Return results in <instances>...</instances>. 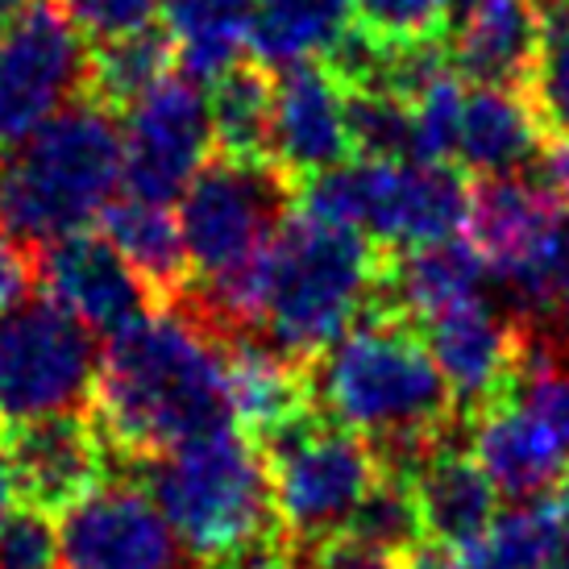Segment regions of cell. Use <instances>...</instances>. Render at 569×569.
<instances>
[{
  "mask_svg": "<svg viewBox=\"0 0 569 569\" xmlns=\"http://www.w3.org/2000/svg\"><path fill=\"white\" fill-rule=\"evenodd\" d=\"M38 283L88 329L117 332L150 312L154 291L104 233H67L38 250Z\"/></svg>",
  "mask_w": 569,
  "mask_h": 569,
  "instance_id": "2e32d148",
  "label": "cell"
},
{
  "mask_svg": "<svg viewBox=\"0 0 569 569\" xmlns=\"http://www.w3.org/2000/svg\"><path fill=\"white\" fill-rule=\"evenodd\" d=\"M411 490L420 503L425 537L453 553L478 549L499 520V487L490 482L482 461L466 453L461 441H449L437 453H428L411 470Z\"/></svg>",
  "mask_w": 569,
  "mask_h": 569,
  "instance_id": "d6986e66",
  "label": "cell"
},
{
  "mask_svg": "<svg viewBox=\"0 0 569 569\" xmlns=\"http://www.w3.org/2000/svg\"><path fill=\"white\" fill-rule=\"evenodd\" d=\"M478 569H553L557 557V507L553 495L523 499L503 511L487 540L470 549Z\"/></svg>",
  "mask_w": 569,
  "mask_h": 569,
  "instance_id": "83f0119b",
  "label": "cell"
},
{
  "mask_svg": "<svg viewBox=\"0 0 569 569\" xmlns=\"http://www.w3.org/2000/svg\"><path fill=\"white\" fill-rule=\"evenodd\" d=\"M0 432H4V428H0Z\"/></svg>",
  "mask_w": 569,
  "mask_h": 569,
  "instance_id": "f6af8a7d",
  "label": "cell"
},
{
  "mask_svg": "<svg viewBox=\"0 0 569 569\" xmlns=\"http://www.w3.org/2000/svg\"><path fill=\"white\" fill-rule=\"evenodd\" d=\"M346 532L396 557H408L416 545H425L428 537H425V520H420V503H416V490H411V478L382 470L375 490L353 511Z\"/></svg>",
  "mask_w": 569,
  "mask_h": 569,
  "instance_id": "f546056e",
  "label": "cell"
},
{
  "mask_svg": "<svg viewBox=\"0 0 569 569\" xmlns=\"http://www.w3.org/2000/svg\"><path fill=\"white\" fill-rule=\"evenodd\" d=\"M38 279V262H30V250L0 229V317L30 300V283Z\"/></svg>",
  "mask_w": 569,
  "mask_h": 569,
  "instance_id": "8d00e7d4",
  "label": "cell"
},
{
  "mask_svg": "<svg viewBox=\"0 0 569 569\" xmlns=\"http://www.w3.org/2000/svg\"><path fill=\"white\" fill-rule=\"evenodd\" d=\"M540 38L523 96L549 138L569 133V0H537Z\"/></svg>",
  "mask_w": 569,
  "mask_h": 569,
  "instance_id": "f1b7e54d",
  "label": "cell"
},
{
  "mask_svg": "<svg viewBox=\"0 0 569 569\" xmlns=\"http://www.w3.org/2000/svg\"><path fill=\"white\" fill-rule=\"evenodd\" d=\"M253 4L258 0H171L167 33L174 63L196 83L221 80L253 50Z\"/></svg>",
  "mask_w": 569,
  "mask_h": 569,
  "instance_id": "cb8c5ba5",
  "label": "cell"
},
{
  "mask_svg": "<svg viewBox=\"0 0 569 569\" xmlns=\"http://www.w3.org/2000/svg\"><path fill=\"white\" fill-rule=\"evenodd\" d=\"M553 569H569V549L557 545V557H553Z\"/></svg>",
  "mask_w": 569,
  "mask_h": 569,
  "instance_id": "7bdbcfd3",
  "label": "cell"
},
{
  "mask_svg": "<svg viewBox=\"0 0 569 569\" xmlns=\"http://www.w3.org/2000/svg\"><path fill=\"white\" fill-rule=\"evenodd\" d=\"M540 174H545V188L569 208V133L545 142V150H540Z\"/></svg>",
  "mask_w": 569,
  "mask_h": 569,
  "instance_id": "f35d334b",
  "label": "cell"
},
{
  "mask_svg": "<svg viewBox=\"0 0 569 569\" xmlns=\"http://www.w3.org/2000/svg\"><path fill=\"white\" fill-rule=\"evenodd\" d=\"M453 569H478V561L470 553H458V561H453Z\"/></svg>",
  "mask_w": 569,
  "mask_h": 569,
  "instance_id": "ee69618b",
  "label": "cell"
},
{
  "mask_svg": "<svg viewBox=\"0 0 569 569\" xmlns=\"http://www.w3.org/2000/svg\"><path fill=\"white\" fill-rule=\"evenodd\" d=\"M475 458L507 499H545L569 482V449L549 420L520 396L495 399L470 416Z\"/></svg>",
  "mask_w": 569,
  "mask_h": 569,
  "instance_id": "ac0fdd59",
  "label": "cell"
},
{
  "mask_svg": "<svg viewBox=\"0 0 569 569\" xmlns=\"http://www.w3.org/2000/svg\"><path fill=\"white\" fill-rule=\"evenodd\" d=\"M171 67H179L174 63L171 33H167V26L159 30L150 21V26H138V30L100 38V47L88 54V76H83L80 96L126 117L154 83L171 76Z\"/></svg>",
  "mask_w": 569,
  "mask_h": 569,
  "instance_id": "484cf974",
  "label": "cell"
},
{
  "mask_svg": "<svg viewBox=\"0 0 569 569\" xmlns=\"http://www.w3.org/2000/svg\"><path fill=\"white\" fill-rule=\"evenodd\" d=\"M167 4H171V0H59V9H63L88 38H96V42H100V38H112V33L150 26Z\"/></svg>",
  "mask_w": 569,
  "mask_h": 569,
  "instance_id": "e575fe53",
  "label": "cell"
},
{
  "mask_svg": "<svg viewBox=\"0 0 569 569\" xmlns=\"http://www.w3.org/2000/svg\"><path fill=\"white\" fill-rule=\"evenodd\" d=\"M382 262L379 241L296 208L267 253V341L312 366L370 308Z\"/></svg>",
  "mask_w": 569,
  "mask_h": 569,
  "instance_id": "277c9868",
  "label": "cell"
},
{
  "mask_svg": "<svg viewBox=\"0 0 569 569\" xmlns=\"http://www.w3.org/2000/svg\"><path fill=\"white\" fill-rule=\"evenodd\" d=\"M537 0H511V4L466 13V21L449 30V59L470 88L487 83V88L523 92L532 76V59H537Z\"/></svg>",
  "mask_w": 569,
  "mask_h": 569,
  "instance_id": "7402d4cb",
  "label": "cell"
},
{
  "mask_svg": "<svg viewBox=\"0 0 569 569\" xmlns=\"http://www.w3.org/2000/svg\"><path fill=\"white\" fill-rule=\"evenodd\" d=\"M96 379V337L63 303L21 300L0 317V428L80 411Z\"/></svg>",
  "mask_w": 569,
  "mask_h": 569,
  "instance_id": "9c48e42d",
  "label": "cell"
},
{
  "mask_svg": "<svg viewBox=\"0 0 569 569\" xmlns=\"http://www.w3.org/2000/svg\"><path fill=\"white\" fill-rule=\"evenodd\" d=\"M549 142L532 100L520 88H466L458 138V167L470 179L482 174H520Z\"/></svg>",
  "mask_w": 569,
  "mask_h": 569,
  "instance_id": "ffe728a7",
  "label": "cell"
},
{
  "mask_svg": "<svg viewBox=\"0 0 569 569\" xmlns=\"http://www.w3.org/2000/svg\"><path fill=\"white\" fill-rule=\"evenodd\" d=\"M104 238L129 258V267L142 274L159 308L174 303L191 283V258L183 241V224L171 212V204L154 200H112L104 212Z\"/></svg>",
  "mask_w": 569,
  "mask_h": 569,
  "instance_id": "603a6c76",
  "label": "cell"
},
{
  "mask_svg": "<svg viewBox=\"0 0 569 569\" xmlns=\"http://www.w3.org/2000/svg\"><path fill=\"white\" fill-rule=\"evenodd\" d=\"M258 445L267 453L274 516L287 549H308L346 532L353 511L382 478L375 445L317 403L258 437Z\"/></svg>",
  "mask_w": 569,
  "mask_h": 569,
  "instance_id": "52a82bcc",
  "label": "cell"
},
{
  "mask_svg": "<svg viewBox=\"0 0 569 569\" xmlns=\"http://www.w3.org/2000/svg\"><path fill=\"white\" fill-rule=\"evenodd\" d=\"M428 349L453 387L461 416L490 408L516 391L523 358V325L511 308H495L487 296L458 303L420 325Z\"/></svg>",
  "mask_w": 569,
  "mask_h": 569,
  "instance_id": "4fadbf2b",
  "label": "cell"
},
{
  "mask_svg": "<svg viewBox=\"0 0 569 569\" xmlns=\"http://www.w3.org/2000/svg\"><path fill=\"white\" fill-rule=\"evenodd\" d=\"M17 499H21L17 495V475H13V461H9V449H4V432H0V520L13 511Z\"/></svg>",
  "mask_w": 569,
  "mask_h": 569,
  "instance_id": "ab89813d",
  "label": "cell"
},
{
  "mask_svg": "<svg viewBox=\"0 0 569 569\" xmlns=\"http://www.w3.org/2000/svg\"><path fill=\"white\" fill-rule=\"evenodd\" d=\"M104 104L76 96L0 162V229L26 250L80 233L112 204L126 146Z\"/></svg>",
  "mask_w": 569,
  "mask_h": 569,
  "instance_id": "3957f363",
  "label": "cell"
},
{
  "mask_svg": "<svg viewBox=\"0 0 569 569\" xmlns=\"http://www.w3.org/2000/svg\"><path fill=\"white\" fill-rule=\"evenodd\" d=\"M466 88H470V83L449 67L445 76H437L425 92L411 100V126H416L411 162H458Z\"/></svg>",
  "mask_w": 569,
  "mask_h": 569,
  "instance_id": "1f68e13d",
  "label": "cell"
},
{
  "mask_svg": "<svg viewBox=\"0 0 569 569\" xmlns=\"http://www.w3.org/2000/svg\"><path fill=\"white\" fill-rule=\"evenodd\" d=\"M569 208L545 183L523 174H482L470 183V217L466 238L482 253L487 270L507 283L553 238Z\"/></svg>",
  "mask_w": 569,
  "mask_h": 569,
  "instance_id": "e0dca14e",
  "label": "cell"
},
{
  "mask_svg": "<svg viewBox=\"0 0 569 569\" xmlns=\"http://www.w3.org/2000/svg\"><path fill=\"white\" fill-rule=\"evenodd\" d=\"M353 26L387 47L432 42L453 30V0H353Z\"/></svg>",
  "mask_w": 569,
  "mask_h": 569,
  "instance_id": "d6a6232c",
  "label": "cell"
},
{
  "mask_svg": "<svg viewBox=\"0 0 569 569\" xmlns=\"http://www.w3.org/2000/svg\"><path fill=\"white\" fill-rule=\"evenodd\" d=\"M38 4H42V0H0V33L9 30L13 21H21L30 9H38Z\"/></svg>",
  "mask_w": 569,
  "mask_h": 569,
  "instance_id": "60d3db41",
  "label": "cell"
},
{
  "mask_svg": "<svg viewBox=\"0 0 569 569\" xmlns=\"http://www.w3.org/2000/svg\"><path fill=\"white\" fill-rule=\"evenodd\" d=\"M208 569H300V566H296V557L287 549V540L274 537V540H262V545L246 549V553L229 557V561H217V566H208Z\"/></svg>",
  "mask_w": 569,
  "mask_h": 569,
  "instance_id": "74e56055",
  "label": "cell"
},
{
  "mask_svg": "<svg viewBox=\"0 0 569 569\" xmlns=\"http://www.w3.org/2000/svg\"><path fill=\"white\" fill-rule=\"evenodd\" d=\"M270 159L296 183H312L317 174L353 162L346 121V83L332 76L325 59L291 63L274 76V138Z\"/></svg>",
  "mask_w": 569,
  "mask_h": 569,
  "instance_id": "9a60e30c",
  "label": "cell"
},
{
  "mask_svg": "<svg viewBox=\"0 0 569 569\" xmlns=\"http://www.w3.org/2000/svg\"><path fill=\"white\" fill-rule=\"evenodd\" d=\"M92 420L117 461H150L229 425L224 341L183 308H150L109 332L100 353Z\"/></svg>",
  "mask_w": 569,
  "mask_h": 569,
  "instance_id": "6da1fadb",
  "label": "cell"
},
{
  "mask_svg": "<svg viewBox=\"0 0 569 569\" xmlns=\"http://www.w3.org/2000/svg\"><path fill=\"white\" fill-rule=\"evenodd\" d=\"M300 569H408V557H396L387 549H375L366 540L337 532L329 540H317L308 549H291Z\"/></svg>",
  "mask_w": 569,
  "mask_h": 569,
  "instance_id": "d590c367",
  "label": "cell"
},
{
  "mask_svg": "<svg viewBox=\"0 0 569 569\" xmlns=\"http://www.w3.org/2000/svg\"><path fill=\"white\" fill-rule=\"evenodd\" d=\"M138 478L188 545V553L208 566L283 537L267 453L250 432L229 425L212 428L159 458L138 461Z\"/></svg>",
  "mask_w": 569,
  "mask_h": 569,
  "instance_id": "5b68a950",
  "label": "cell"
},
{
  "mask_svg": "<svg viewBox=\"0 0 569 569\" xmlns=\"http://www.w3.org/2000/svg\"><path fill=\"white\" fill-rule=\"evenodd\" d=\"M83 76V30L59 4H38L0 33V159L63 112Z\"/></svg>",
  "mask_w": 569,
  "mask_h": 569,
  "instance_id": "30bf717a",
  "label": "cell"
},
{
  "mask_svg": "<svg viewBox=\"0 0 569 569\" xmlns=\"http://www.w3.org/2000/svg\"><path fill=\"white\" fill-rule=\"evenodd\" d=\"M470 183L458 162L353 159L303 183L296 208L349 224L382 250H411L458 238L470 217Z\"/></svg>",
  "mask_w": 569,
  "mask_h": 569,
  "instance_id": "8992f818",
  "label": "cell"
},
{
  "mask_svg": "<svg viewBox=\"0 0 569 569\" xmlns=\"http://www.w3.org/2000/svg\"><path fill=\"white\" fill-rule=\"evenodd\" d=\"M4 449L13 461L17 495L47 516H63L109 482L112 458L104 432L92 416H47L4 428Z\"/></svg>",
  "mask_w": 569,
  "mask_h": 569,
  "instance_id": "5bb4252c",
  "label": "cell"
},
{
  "mask_svg": "<svg viewBox=\"0 0 569 569\" xmlns=\"http://www.w3.org/2000/svg\"><path fill=\"white\" fill-rule=\"evenodd\" d=\"M224 362H229V408L253 441L317 403L308 366L287 358L283 349L270 346L262 332L229 337L224 341Z\"/></svg>",
  "mask_w": 569,
  "mask_h": 569,
  "instance_id": "44dd1931",
  "label": "cell"
},
{
  "mask_svg": "<svg viewBox=\"0 0 569 569\" xmlns=\"http://www.w3.org/2000/svg\"><path fill=\"white\" fill-rule=\"evenodd\" d=\"M353 30V0H258L253 59L270 71L325 59Z\"/></svg>",
  "mask_w": 569,
  "mask_h": 569,
  "instance_id": "d4e9b609",
  "label": "cell"
},
{
  "mask_svg": "<svg viewBox=\"0 0 569 569\" xmlns=\"http://www.w3.org/2000/svg\"><path fill=\"white\" fill-rule=\"evenodd\" d=\"M126 196L171 204L212 159V112L191 76H167L126 112Z\"/></svg>",
  "mask_w": 569,
  "mask_h": 569,
  "instance_id": "8fae6325",
  "label": "cell"
},
{
  "mask_svg": "<svg viewBox=\"0 0 569 569\" xmlns=\"http://www.w3.org/2000/svg\"><path fill=\"white\" fill-rule=\"evenodd\" d=\"M63 569H188V545L138 482H104L59 520Z\"/></svg>",
  "mask_w": 569,
  "mask_h": 569,
  "instance_id": "7c38bea8",
  "label": "cell"
},
{
  "mask_svg": "<svg viewBox=\"0 0 569 569\" xmlns=\"http://www.w3.org/2000/svg\"><path fill=\"white\" fill-rule=\"evenodd\" d=\"M346 121L353 159L375 162H411V104L387 92H358L346 88Z\"/></svg>",
  "mask_w": 569,
  "mask_h": 569,
  "instance_id": "4dcf8cb0",
  "label": "cell"
},
{
  "mask_svg": "<svg viewBox=\"0 0 569 569\" xmlns=\"http://www.w3.org/2000/svg\"><path fill=\"white\" fill-rule=\"evenodd\" d=\"M59 561V528L38 507H13L0 520V569H50Z\"/></svg>",
  "mask_w": 569,
  "mask_h": 569,
  "instance_id": "836d02e7",
  "label": "cell"
},
{
  "mask_svg": "<svg viewBox=\"0 0 569 569\" xmlns=\"http://www.w3.org/2000/svg\"><path fill=\"white\" fill-rule=\"evenodd\" d=\"M308 375L317 408L358 428L387 475L411 478L428 453L458 441L453 432L466 425L425 332L379 308H366Z\"/></svg>",
  "mask_w": 569,
  "mask_h": 569,
  "instance_id": "7a4b0ae2",
  "label": "cell"
},
{
  "mask_svg": "<svg viewBox=\"0 0 569 569\" xmlns=\"http://www.w3.org/2000/svg\"><path fill=\"white\" fill-rule=\"evenodd\" d=\"M296 200L300 188L270 159H233L212 150L183 188L179 208L191 283H217L253 267L296 212Z\"/></svg>",
  "mask_w": 569,
  "mask_h": 569,
  "instance_id": "ba28073f",
  "label": "cell"
},
{
  "mask_svg": "<svg viewBox=\"0 0 569 569\" xmlns=\"http://www.w3.org/2000/svg\"><path fill=\"white\" fill-rule=\"evenodd\" d=\"M495 4H511V0H461L466 13H478V9H495Z\"/></svg>",
  "mask_w": 569,
  "mask_h": 569,
  "instance_id": "b9f144b4",
  "label": "cell"
},
{
  "mask_svg": "<svg viewBox=\"0 0 569 569\" xmlns=\"http://www.w3.org/2000/svg\"><path fill=\"white\" fill-rule=\"evenodd\" d=\"M212 112V138L221 154L233 159H270V138H274V71L267 63H246L212 80L208 96ZM274 162V159H270Z\"/></svg>",
  "mask_w": 569,
  "mask_h": 569,
  "instance_id": "4316f807",
  "label": "cell"
}]
</instances>
